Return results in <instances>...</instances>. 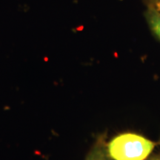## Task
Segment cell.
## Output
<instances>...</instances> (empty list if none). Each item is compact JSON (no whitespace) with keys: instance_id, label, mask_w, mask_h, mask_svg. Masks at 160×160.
Wrapping results in <instances>:
<instances>
[{"instance_id":"cell-5","label":"cell","mask_w":160,"mask_h":160,"mask_svg":"<svg viewBox=\"0 0 160 160\" xmlns=\"http://www.w3.org/2000/svg\"><path fill=\"white\" fill-rule=\"evenodd\" d=\"M146 160H160V155H157L154 156V157H152L151 158H148Z\"/></svg>"},{"instance_id":"cell-4","label":"cell","mask_w":160,"mask_h":160,"mask_svg":"<svg viewBox=\"0 0 160 160\" xmlns=\"http://www.w3.org/2000/svg\"><path fill=\"white\" fill-rule=\"evenodd\" d=\"M150 6H151L153 8L160 12V0H152L151 3L150 4Z\"/></svg>"},{"instance_id":"cell-2","label":"cell","mask_w":160,"mask_h":160,"mask_svg":"<svg viewBox=\"0 0 160 160\" xmlns=\"http://www.w3.org/2000/svg\"><path fill=\"white\" fill-rule=\"evenodd\" d=\"M145 17L150 29L160 40V12L149 5L145 13Z\"/></svg>"},{"instance_id":"cell-1","label":"cell","mask_w":160,"mask_h":160,"mask_svg":"<svg viewBox=\"0 0 160 160\" xmlns=\"http://www.w3.org/2000/svg\"><path fill=\"white\" fill-rule=\"evenodd\" d=\"M156 144L142 136L125 133L113 138L105 150L111 160H146Z\"/></svg>"},{"instance_id":"cell-3","label":"cell","mask_w":160,"mask_h":160,"mask_svg":"<svg viewBox=\"0 0 160 160\" xmlns=\"http://www.w3.org/2000/svg\"><path fill=\"white\" fill-rule=\"evenodd\" d=\"M85 160H111L107 154L105 145L102 139H99L96 143Z\"/></svg>"}]
</instances>
